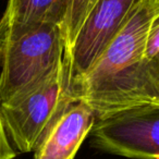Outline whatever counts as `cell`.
Here are the masks:
<instances>
[{"instance_id":"cell-3","label":"cell","mask_w":159,"mask_h":159,"mask_svg":"<svg viewBox=\"0 0 159 159\" xmlns=\"http://www.w3.org/2000/svg\"><path fill=\"white\" fill-rule=\"evenodd\" d=\"M73 100L68 64L63 58L57 70L36 89L19 99L0 105L10 143L20 152H34L51 123Z\"/></svg>"},{"instance_id":"cell-5","label":"cell","mask_w":159,"mask_h":159,"mask_svg":"<svg viewBox=\"0 0 159 159\" xmlns=\"http://www.w3.org/2000/svg\"><path fill=\"white\" fill-rule=\"evenodd\" d=\"M91 145L130 159H159V107H142L96 121Z\"/></svg>"},{"instance_id":"cell-11","label":"cell","mask_w":159,"mask_h":159,"mask_svg":"<svg viewBox=\"0 0 159 159\" xmlns=\"http://www.w3.org/2000/svg\"><path fill=\"white\" fill-rule=\"evenodd\" d=\"M152 63H154L155 69H156L157 73H158V75H159V53L155 58H152Z\"/></svg>"},{"instance_id":"cell-4","label":"cell","mask_w":159,"mask_h":159,"mask_svg":"<svg viewBox=\"0 0 159 159\" xmlns=\"http://www.w3.org/2000/svg\"><path fill=\"white\" fill-rule=\"evenodd\" d=\"M143 0H99L82 24L71 48L64 52L70 92L89 73L130 21Z\"/></svg>"},{"instance_id":"cell-2","label":"cell","mask_w":159,"mask_h":159,"mask_svg":"<svg viewBox=\"0 0 159 159\" xmlns=\"http://www.w3.org/2000/svg\"><path fill=\"white\" fill-rule=\"evenodd\" d=\"M60 25L19 27L0 34V105L26 95L46 81L64 58Z\"/></svg>"},{"instance_id":"cell-8","label":"cell","mask_w":159,"mask_h":159,"mask_svg":"<svg viewBox=\"0 0 159 159\" xmlns=\"http://www.w3.org/2000/svg\"><path fill=\"white\" fill-rule=\"evenodd\" d=\"M99 0H71L68 12L62 23V34L64 39L66 51L69 50L79 33L80 29L86 20L87 16L91 13Z\"/></svg>"},{"instance_id":"cell-1","label":"cell","mask_w":159,"mask_h":159,"mask_svg":"<svg viewBox=\"0 0 159 159\" xmlns=\"http://www.w3.org/2000/svg\"><path fill=\"white\" fill-rule=\"evenodd\" d=\"M159 5L143 0L126 25L72 91L97 120L142 108L159 107V75L146 57L150 25Z\"/></svg>"},{"instance_id":"cell-12","label":"cell","mask_w":159,"mask_h":159,"mask_svg":"<svg viewBox=\"0 0 159 159\" xmlns=\"http://www.w3.org/2000/svg\"><path fill=\"white\" fill-rule=\"evenodd\" d=\"M152 2H154L155 5H159V0H152Z\"/></svg>"},{"instance_id":"cell-10","label":"cell","mask_w":159,"mask_h":159,"mask_svg":"<svg viewBox=\"0 0 159 159\" xmlns=\"http://www.w3.org/2000/svg\"><path fill=\"white\" fill-rule=\"evenodd\" d=\"M16 155V150L13 149L9 139H8L7 132H6L2 122L1 111H0V159H14Z\"/></svg>"},{"instance_id":"cell-7","label":"cell","mask_w":159,"mask_h":159,"mask_svg":"<svg viewBox=\"0 0 159 159\" xmlns=\"http://www.w3.org/2000/svg\"><path fill=\"white\" fill-rule=\"evenodd\" d=\"M71 0H9L0 19V34L12 29L53 24L62 26Z\"/></svg>"},{"instance_id":"cell-9","label":"cell","mask_w":159,"mask_h":159,"mask_svg":"<svg viewBox=\"0 0 159 159\" xmlns=\"http://www.w3.org/2000/svg\"><path fill=\"white\" fill-rule=\"evenodd\" d=\"M159 53V14L150 25L146 45V57L152 60Z\"/></svg>"},{"instance_id":"cell-6","label":"cell","mask_w":159,"mask_h":159,"mask_svg":"<svg viewBox=\"0 0 159 159\" xmlns=\"http://www.w3.org/2000/svg\"><path fill=\"white\" fill-rule=\"evenodd\" d=\"M97 117L83 100L71 102L51 123L36 149L34 159H74Z\"/></svg>"}]
</instances>
